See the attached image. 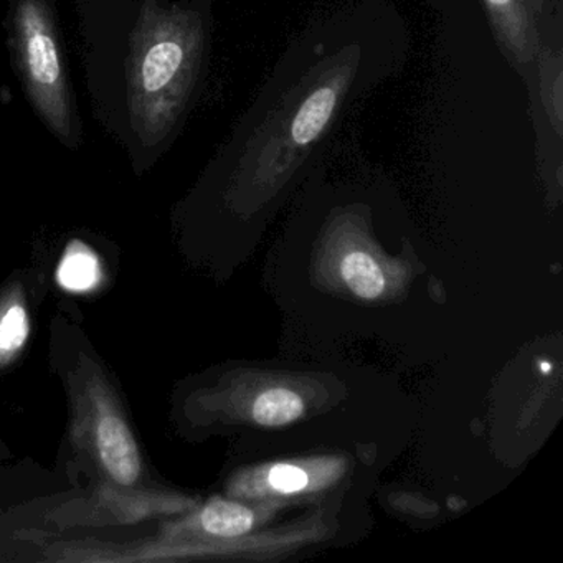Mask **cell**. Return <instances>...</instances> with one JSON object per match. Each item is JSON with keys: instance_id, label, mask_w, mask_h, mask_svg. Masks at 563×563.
Segmentation results:
<instances>
[{"instance_id": "1", "label": "cell", "mask_w": 563, "mask_h": 563, "mask_svg": "<svg viewBox=\"0 0 563 563\" xmlns=\"http://www.w3.org/2000/svg\"><path fill=\"white\" fill-rule=\"evenodd\" d=\"M203 52L202 19L146 0L131 35L128 107L144 146L164 140L186 108Z\"/></svg>"}, {"instance_id": "2", "label": "cell", "mask_w": 563, "mask_h": 563, "mask_svg": "<svg viewBox=\"0 0 563 563\" xmlns=\"http://www.w3.org/2000/svg\"><path fill=\"white\" fill-rule=\"evenodd\" d=\"M14 37L25 87L35 110L64 143H71L74 117L67 74L45 0H19Z\"/></svg>"}, {"instance_id": "3", "label": "cell", "mask_w": 563, "mask_h": 563, "mask_svg": "<svg viewBox=\"0 0 563 563\" xmlns=\"http://www.w3.org/2000/svg\"><path fill=\"white\" fill-rule=\"evenodd\" d=\"M494 35L516 65L539 55L542 0H483Z\"/></svg>"}, {"instance_id": "4", "label": "cell", "mask_w": 563, "mask_h": 563, "mask_svg": "<svg viewBox=\"0 0 563 563\" xmlns=\"http://www.w3.org/2000/svg\"><path fill=\"white\" fill-rule=\"evenodd\" d=\"M98 460L114 483L133 486L141 476V456L126 421L111 407L100 405L93 418Z\"/></svg>"}, {"instance_id": "5", "label": "cell", "mask_w": 563, "mask_h": 563, "mask_svg": "<svg viewBox=\"0 0 563 563\" xmlns=\"http://www.w3.org/2000/svg\"><path fill=\"white\" fill-rule=\"evenodd\" d=\"M351 74V67L335 70L299 103L288 124L292 150H308L325 133L347 91Z\"/></svg>"}, {"instance_id": "6", "label": "cell", "mask_w": 563, "mask_h": 563, "mask_svg": "<svg viewBox=\"0 0 563 563\" xmlns=\"http://www.w3.org/2000/svg\"><path fill=\"white\" fill-rule=\"evenodd\" d=\"M100 278V265L97 256L84 245L71 243L58 268V282L68 291H88Z\"/></svg>"}, {"instance_id": "7", "label": "cell", "mask_w": 563, "mask_h": 563, "mask_svg": "<svg viewBox=\"0 0 563 563\" xmlns=\"http://www.w3.org/2000/svg\"><path fill=\"white\" fill-rule=\"evenodd\" d=\"M202 527L212 536L240 537L253 526V512L246 507L229 500H212L203 509Z\"/></svg>"}, {"instance_id": "8", "label": "cell", "mask_w": 563, "mask_h": 563, "mask_svg": "<svg viewBox=\"0 0 563 563\" xmlns=\"http://www.w3.org/2000/svg\"><path fill=\"white\" fill-rule=\"evenodd\" d=\"M342 278L349 288L362 299H375L384 291V273L372 256L354 252L345 256L341 265Z\"/></svg>"}, {"instance_id": "9", "label": "cell", "mask_w": 563, "mask_h": 563, "mask_svg": "<svg viewBox=\"0 0 563 563\" xmlns=\"http://www.w3.org/2000/svg\"><path fill=\"white\" fill-rule=\"evenodd\" d=\"M305 405L301 397L286 388L265 391L256 398L253 418L265 427H279L301 417Z\"/></svg>"}, {"instance_id": "10", "label": "cell", "mask_w": 563, "mask_h": 563, "mask_svg": "<svg viewBox=\"0 0 563 563\" xmlns=\"http://www.w3.org/2000/svg\"><path fill=\"white\" fill-rule=\"evenodd\" d=\"M29 335L27 311L21 302H12L0 312V364L11 361Z\"/></svg>"}, {"instance_id": "11", "label": "cell", "mask_w": 563, "mask_h": 563, "mask_svg": "<svg viewBox=\"0 0 563 563\" xmlns=\"http://www.w3.org/2000/svg\"><path fill=\"white\" fill-rule=\"evenodd\" d=\"M269 483L282 493H298L308 486V474L289 464H276L269 473Z\"/></svg>"}]
</instances>
